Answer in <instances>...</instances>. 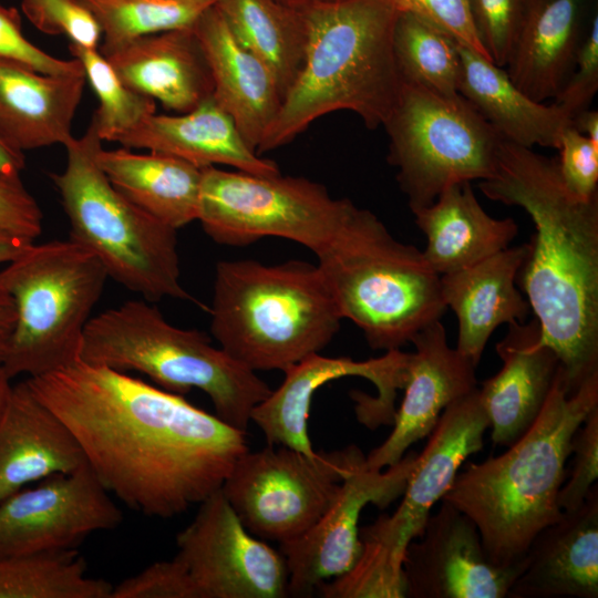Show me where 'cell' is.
<instances>
[{
    "label": "cell",
    "mask_w": 598,
    "mask_h": 598,
    "mask_svg": "<svg viewBox=\"0 0 598 598\" xmlns=\"http://www.w3.org/2000/svg\"><path fill=\"white\" fill-rule=\"evenodd\" d=\"M25 381L105 489L146 516L169 518L199 504L249 451L247 432L126 372L78 359Z\"/></svg>",
    "instance_id": "1"
},
{
    "label": "cell",
    "mask_w": 598,
    "mask_h": 598,
    "mask_svg": "<svg viewBox=\"0 0 598 598\" xmlns=\"http://www.w3.org/2000/svg\"><path fill=\"white\" fill-rule=\"evenodd\" d=\"M478 187L494 202L522 207L534 223L516 281L574 392L598 373V196L579 199L557 158L505 140L494 174Z\"/></svg>",
    "instance_id": "2"
},
{
    "label": "cell",
    "mask_w": 598,
    "mask_h": 598,
    "mask_svg": "<svg viewBox=\"0 0 598 598\" xmlns=\"http://www.w3.org/2000/svg\"><path fill=\"white\" fill-rule=\"evenodd\" d=\"M597 406L598 373L569 392L559 364L533 425L505 453L456 473L441 501L475 523L495 566H520L534 537L561 516L557 498L571 440Z\"/></svg>",
    "instance_id": "3"
},
{
    "label": "cell",
    "mask_w": 598,
    "mask_h": 598,
    "mask_svg": "<svg viewBox=\"0 0 598 598\" xmlns=\"http://www.w3.org/2000/svg\"><path fill=\"white\" fill-rule=\"evenodd\" d=\"M299 9L308 32L305 64L258 155L288 144L317 118L341 110L375 130L400 93L392 49L399 12L389 0H341Z\"/></svg>",
    "instance_id": "4"
},
{
    "label": "cell",
    "mask_w": 598,
    "mask_h": 598,
    "mask_svg": "<svg viewBox=\"0 0 598 598\" xmlns=\"http://www.w3.org/2000/svg\"><path fill=\"white\" fill-rule=\"evenodd\" d=\"M210 332L252 371L285 372L324 349L343 319L318 265L217 262Z\"/></svg>",
    "instance_id": "5"
},
{
    "label": "cell",
    "mask_w": 598,
    "mask_h": 598,
    "mask_svg": "<svg viewBox=\"0 0 598 598\" xmlns=\"http://www.w3.org/2000/svg\"><path fill=\"white\" fill-rule=\"evenodd\" d=\"M80 359L144 373L179 395L200 390L220 420L244 432L252 409L271 392L255 371L213 346L204 332L171 324L145 299L127 300L92 317L82 336Z\"/></svg>",
    "instance_id": "6"
},
{
    "label": "cell",
    "mask_w": 598,
    "mask_h": 598,
    "mask_svg": "<svg viewBox=\"0 0 598 598\" xmlns=\"http://www.w3.org/2000/svg\"><path fill=\"white\" fill-rule=\"evenodd\" d=\"M102 144L92 117L85 133L64 145L63 171L50 175L69 218L70 239L90 249L109 278L150 302L166 297L197 302L181 285L177 230L110 183L96 158Z\"/></svg>",
    "instance_id": "7"
},
{
    "label": "cell",
    "mask_w": 598,
    "mask_h": 598,
    "mask_svg": "<svg viewBox=\"0 0 598 598\" xmlns=\"http://www.w3.org/2000/svg\"><path fill=\"white\" fill-rule=\"evenodd\" d=\"M342 318L374 350H396L446 310L440 276L423 252L395 239L370 210L358 209L336 246L318 259Z\"/></svg>",
    "instance_id": "8"
},
{
    "label": "cell",
    "mask_w": 598,
    "mask_h": 598,
    "mask_svg": "<svg viewBox=\"0 0 598 598\" xmlns=\"http://www.w3.org/2000/svg\"><path fill=\"white\" fill-rule=\"evenodd\" d=\"M107 278L100 259L70 238L32 243L6 264L0 286L16 312L2 362L7 373L33 378L80 359L84 329Z\"/></svg>",
    "instance_id": "9"
},
{
    "label": "cell",
    "mask_w": 598,
    "mask_h": 598,
    "mask_svg": "<svg viewBox=\"0 0 598 598\" xmlns=\"http://www.w3.org/2000/svg\"><path fill=\"white\" fill-rule=\"evenodd\" d=\"M488 427L478 388L445 408L416 457L399 507L360 528L357 561L346 574L318 587L322 597H405L406 548L421 535L432 507L447 492L463 462L482 450Z\"/></svg>",
    "instance_id": "10"
},
{
    "label": "cell",
    "mask_w": 598,
    "mask_h": 598,
    "mask_svg": "<svg viewBox=\"0 0 598 598\" xmlns=\"http://www.w3.org/2000/svg\"><path fill=\"white\" fill-rule=\"evenodd\" d=\"M382 126L388 161L412 213L431 205L450 185L494 174L503 138L460 93L444 95L402 83Z\"/></svg>",
    "instance_id": "11"
},
{
    "label": "cell",
    "mask_w": 598,
    "mask_h": 598,
    "mask_svg": "<svg viewBox=\"0 0 598 598\" xmlns=\"http://www.w3.org/2000/svg\"><path fill=\"white\" fill-rule=\"evenodd\" d=\"M202 174L197 220L221 245L240 247L279 237L305 246L319 259L336 246L359 209L305 177L216 166L203 167Z\"/></svg>",
    "instance_id": "12"
},
{
    "label": "cell",
    "mask_w": 598,
    "mask_h": 598,
    "mask_svg": "<svg viewBox=\"0 0 598 598\" xmlns=\"http://www.w3.org/2000/svg\"><path fill=\"white\" fill-rule=\"evenodd\" d=\"M278 446L244 453L221 492L252 535L281 544L318 522L363 453L355 445L313 455Z\"/></svg>",
    "instance_id": "13"
},
{
    "label": "cell",
    "mask_w": 598,
    "mask_h": 598,
    "mask_svg": "<svg viewBox=\"0 0 598 598\" xmlns=\"http://www.w3.org/2000/svg\"><path fill=\"white\" fill-rule=\"evenodd\" d=\"M198 505L192 523L176 536L174 557L187 573L196 598L288 596L283 555L244 526L221 488Z\"/></svg>",
    "instance_id": "14"
},
{
    "label": "cell",
    "mask_w": 598,
    "mask_h": 598,
    "mask_svg": "<svg viewBox=\"0 0 598 598\" xmlns=\"http://www.w3.org/2000/svg\"><path fill=\"white\" fill-rule=\"evenodd\" d=\"M409 353L400 349L380 358L355 361L311 354L286 370L282 383L251 411L254 422L267 444L283 445L313 455L308 421L315 393L326 383L344 377H361L374 384L377 396L352 391L360 423L369 429L392 424L398 389H403L408 374Z\"/></svg>",
    "instance_id": "15"
},
{
    "label": "cell",
    "mask_w": 598,
    "mask_h": 598,
    "mask_svg": "<svg viewBox=\"0 0 598 598\" xmlns=\"http://www.w3.org/2000/svg\"><path fill=\"white\" fill-rule=\"evenodd\" d=\"M411 452L385 471L371 470L364 454L341 482L318 522L301 536L280 544L288 568V595L310 596L326 580L346 574L361 549L358 526L368 504L385 508L401 496L415 466Z\"/></svg>",
    "instance_id": "16"
},
{
    "label": "cell",
    "mask_w": 598,
    "mask_h": 598,
    "mask_svg": "<svg viewBox=\"0 0 598 598\" xmlns=\"http://www.w3.org/2000/svg\"><path fill=\"white\" fill-rule=\"evenodd\" d=\"M122 512L89 464L49 476L0 502V556L76 549L117 527Z\"/></svg>",
    "instance_id": "17"
},
{
    "label": "cell",
    "mask_w": 598,
    "mask_h": 598,
    "mask_svg": "<svg viewBox=\"0 0 598 598\" xmlns=\"http://www.w3.org/2000/svg\"><path fill=\"white\" fill-rule=\"evenodd\" d=\"M501 568L487 557L475 523L458 508L441 501L421 535L405 551V597L506 598L522 571Z\"/></svg>",
    "instance_id": "18"
},
{
    "label": "cell",
    "mask_w": 598,
    "mask_h": 598,
    "mask_svg": "<svg viewBox=\"0 0 598 598\" xmlns=\"http://www.w3.org/2000/svg\"><path fill=\"white\" fill-rule=\"evenodd\" d=\"M410 343L415 350L409 353L404 396L392 432L365 456L371 470L396 464L413 443L430 435L446 406L477 388L476 367L448 346L440 320L421 329Z\"/></svg>",
    "instance_id": "19"
},
{
    "label": "cell",
    "mask_w": 598,
    "mask_h": 598,
    "mask_svg": "<svg viewBox=\"0 0 598 598\" xmlns=\"http://www.w3.org/2000/svg\"><path fill=\"white\" fill-rule=\"evenodd\" d=\"M501 370L478 389L495 445L509 446L536 421L555 381L559 360L543 342L538 320L508 324L496 344Z\"/></svg>",
    "instance_id": "20"
},
{
    "label": "cell",
    "mask_w": 598,
    "mask_h": 598,
    "mask_svg": "<svg viewBox=\"0 0 598 598\" xmlns=\"http://www.w3.org/2000/svg\"><path fill=\"white\" fill-rule=\"evenodd\" d=\"M598 597V486L530 543L506 598Z\"/></svg>",
    "instance_id": "21"
},
{
    "label": "cell",
    "mask_w": 598,
    "mask_h": 598,
    "mask_svg": "<svg viewBox=\"0 0 598 598\" xmlns=\"http://www.w3.org/2000/svg\"><path fill=\"white\" fill-rule=\"evenodd\" d=\"M594 0H526L505 66L512 82L537 102L555 99L570 76L597 11Z\"/></svg>",
    "instance_id": "22"
},
{
    "label": "cell",
    "mask_w": 598,
    "mask_h": 598,
    "mask_svg": "<svg viewBox=\"0 0 598 598\" xmlns=\"http://www.w3.org/2000/svg\"><path fill=\"white\" fill-rule=\"evenodd\" d=\"M193 30L210 68L213 97L257 153L282 103L272 74L234 37L215 3L199 16Z\"/></svg>",
    "instance_id": "23"
},
{
    "label": "cell",
    "mask_w": 598,
    "mask_h": 598,
    "mask_svg": "<svg viewBox=\"0 0 598 598\" xmlns=\"http://www.w3.org/2000/svg\"><path fill=\"white\" fill-rule=\"evenodd\" d=\"M103 55L128 87L178 114L213 96L210 68L193 27L141 37Z\"/></svg>",
    "instance_id": "24"
},
{
    "label": "cell",
    "mask_w": 598,
    "mask_h": 598,
    "mask_svg": "<svg viewBox=\"0 0 598 598\" xmlns=\"http://www.w3.org/2000/svg\"><path fill=\"white\" fill-rule=\"evenodd\" d=\"M528 245L507 247L467 268L440 276L442 299L458 323L456 350L477 367L496 328L525 322L530 307L516 288Z\"/></svg>",
    "instance_id": "25"
},
{
    "label": "cell",
    "mask_w": 598,
    "mask_h": 598,
    "mask_svg": "<svg viewBox=\"0 0 598 598\" xmlns=\"http://www.w3.org/2000/svg\"><path fill=\"white\" fill-rule=\"evenodd\" d=\"M86 464L68 426L32 392L13 385L0 420V502L30 483Z\"/></svg>",
    "instance_id": "26"
},
{
    "label": "cell",
    "mask_w": 598,
    "mask_h": 598,
    "mask_svg": "<svg viewBox=\"0 0 598 598\" xmlns=\"http://www.w3.org/2000/svg\"><path fill=\"white\" fill-rule=\"evenodd\" d=\"M86 83L84 72L47 74L0 59V138L22 153L64 146Z\"/></svg>",
    "instance_id": "27"
},
{
    "label": "cell",
    "mask_w": 598,
    "mask_h": 598,
    "mask_svg": "<svg viewBox=\"0 0 598 598\" xmlns=\"http://www.w3.org/2000/svg\"><path fill=\"white\" fill-rule=\"evenodd\" d=\"M116 143L174 156L199 168L220 164L255 175L280 173L275 162L249 147L213 96L185 113H154Z\"/></svg>",
    "instance_id": "28"
},
{
    "label": "cell",
    "mask_w": 598,
    "mask_h": 598,
    "mask_svg": "<svg viewBox=\"0 0 598 598\" xmlns=\"http://www.w3.org/2000/svg\"><path fill=\"white\" fill-rule=\"evenodd\" d=\"M426 237L422 251L439 276L467 268L507 247L518 233L511 218H494L478 203L470 182L447 186L429 206L413 213Z\"/></svg>",
    "instance_id": "29"
},
{
    "label": "cell",
    "mask_w": 598,
    "mask_h": 598,
    "mask_svg": "<svg viewBox=\"0 0 598 598\" xmlns=\"http://www.w3.org/2000/svg\"><path fill=\"white\" fill-rule=\"evenodd\" d=\"M458 93L508 142L558 148L570 116L554 102H537L520 91L505 68L460 44Z\"/></svg>",
    "instance_id": "30"
},
{
    "label": "cell",
    "mask_w": 598,
    "mask_h": 598,
    "mask_svg": "<svg viewBox=\"0 0 598 598\" xmlns=\"http://www.w3.org/2000/svg\"><path fill=\"white\" fill-rule=\"evenodd\" d=\"M97 163L110 183L137 207L175 228L197 220L202 168L174 156L101 148Z\"/></svg>",
    "instance_id": "31"
},
{
    "label": "cell",
    "mask_w": 598,
    "mask_h": 598,
    "mask_svg": "<svg viewBox=\"0 0 598 598\" xmlns=\"http://www.w3.org/2000/svg\"><path fill=\"white\" fill-rule=\"evenodd\" d=\"M215 6L239 43L270 71L283 100L306 60L301 9L277 0H216Z\"/></svg>",
    "instance_id": "32"
},
{
    "label": "cell",
    "mask_w": 598,
    "mask_h": 598,
    "mask_svg": "<svg viewBox=\"0 0 598 598\" xmlns=\"http://www.w3.org/2000/svg\"><path fill=\"white\" fill-rule=\"evenodd\" d=\"M76 549L0 556V598H111Z\"/></svg>",
    "instance_id": "33"
},
{
    "label": "cell",
    "mask_w": 598,
    "mask_h": 598,
    "mask_svg": "<svg viewBox=\"0 0 598 598\" xmlns=\"http://www.w3.org/2000/svg\"><path fill=\"white\" fill-rule=\"evenodd\" d=\"M392 49L401 83L444 95L458 93L460 43L451 35L414 14L399 12Z\"/></svg>",
    "instance_id": "34"
},
{
    "label": "cell",
    "mask_w": 598,
    "mask_h": 598,
    "mask_svg": "<svg viewBox=\"0 0 598 598\" xmlns=\"http://www.w3.org/2000/svg\"><path fill=\"white\" fill-rule=\"evenodd\" d=\"M102 32L100 52L137 38L174 29L192 28L216 0H82Z\"/></svg>",
    "instance_id": "35"
},
{
    "label": "cell",
    "mask_w": 598,
    "mask_h": 598,
    "mask_svg": "<svg viewBox=\"0 0 598 598\" xmlns=\"http://www.w3.org/2000/svg\"><path fill=\"white\" fill-rule=\"evenodd\" d=\"M69 51L81 62L86 81L97 96L99 106L92 117L103 142L116 143L156 113V102L128 87L99 49L69 43Z\"/></svg>",
    "instance_id": "36"
},
{
    "label": "cell",
    "mask_w": 598,
    "mask_h": 598,
    "mask_svg": "<svg viewBox=\"0 0 598 598\" xmlns=\"http://www.w3.org/2000/svg\"><path fill=\"white\" fill-rule=\"evenodd\" d=\"M21 9L39 31L65 35L82 48L99 49L100 24L82 0H21Z\"/></svg>",
    "instance_id": "37"
},
{
    "label": "cell",
    "mask_w": 598,
    "mask_h": 598,
    "mask_svg": "<svg viewBox=\"0 0 598 598\" xmlns=\"http://www.w3.org/2000/svg\"><path fill=\"white\" fill-rule=\"evenodd\" d=\"M473 23L487 56L505 68L523 19L526 0H468Z\"/></svg>",
    "instance_id": "38"
},
{
    "label": "cell",
    "mask_w": 598,
    "mask_h": 598,
    "mask_svg": "<svg viewBox=\"0 0 598 598\" xmlns=\"http://www.w3.org/2000/svg\"><path fill=\"white\" fill-rule=\"evenodd\" d=\"M570 454L574 458L569 480L561 485L557 498L561 512L577 509L598 478V406L574 434Z\"/></svg>",
    "instance_id": "39"
},
{
    "label": "cell",
    "mask_w": 598,
    "mask_h": 598,
    "mask_svg": "<svg viewBox=\"0 0 598 598\" xmlns=\"http://www.w3.org/2000/svg\"><path fill=\"white\" fill-rule=\"evenodd\" d=\"M0 59L10 60L47 74L83 73L81 62L63 60L44 52L23 34L17 9L0 3Z\"/></svg>",
    "instance_id": "40"
},
{
    "label": "cell",
    "mask_w": 598,
    "mask_h": 598,
    "mask_svg": "<svg viewBox=\"0 0 598 598\" xmlns=\"http://www.w3.org/2000/svg\"><path fill=\"white\" fill-rule=\"evenodd\" d=\"M557 165L569 192L582 200L598 196V143L592 142L571 125L561 134Z\"/></svg>",
    "instance_id": "41"
},
{
    "label": "cell",
    "mask_w": 598,
    "mask_h": 598,
    "mask_svg": "<svg viewBox=\"0 0 598 598\" xmlns=\"http://www.w3.org/2000/svg\"><path fill=\"white\" fill-rule=\"evenodd\" d=\"M389 1L398 12H408L414 14L444 31L461 45L471 48L472 50L487 56L477 37L468 0Z\"/></svg>",
    "instance_id": "42"
},
{
    "label": "cell",
    "mask_w": 598,
    "mask_h": 598,
    "mask_svg": "<svg viewBox=\"0 0 598 598\" xmlns=\"http://www.w3.org/2000/svg\"><path fill=\"white\" fill-rule=\"evenodd\" d=\"M111 598H196L178 560L156 561L113 586Z\"/></svg>",
    "instance_id": "43"
},
{
    "label": "cell",
    "mask_w": 598,
    "mask_h": 598,
    "mask_svg": "<svg viewBox=\"0 0 598 598\" xmlns=\"http://www.w3.org/2000/svg\"><path fill=\"white\" fill-rule=\"evenodd\" d=\"M598 90V11L590 20L574 70L554 103L570 118L589 109Z\"/></svg>",
    "instance_id": "44"
},
{
    "label": "cell",
    "mask_w": 598,
    "mask_h": 598,
    "mask_svg": "<svg viewBox=\"0 0 598 598\" xmlns=\"http://www.w3.org/2000/svg\"><path fill=\"white\" fill-rule=\"evenodd\" d=\"M43 215L20 176L0 173V229L28 241L42 233Z\"/></svg>",
    "instance_id": "45"
},
{
    "label": "cell",
    "mask_w": 598,
    "mask_h": 598,
    "mask_svg": "<svg viewBox=\"0 0 598 598\" xmlns=\"http://www.w3.org/2000/svg\"><path fill=\"white\" fill-rule=\"evenodd\" d=\"M16 312L12 299L0 286V364H2L14 327Z\"/></svg>",
    "instance_id": "46"
},
{
    "label": "cell",
    "mask_w": 598,
    "mask_h": 598,
    "mask_svg": "<svg viewBox=\"0 0 598 598\" xmlns=\"http://www.w3.org/2000/svg\"><path fill=\"white\" fill-rule=\"evenodd\" d=\"M24 166V153L12 148L0 138V173L10 176H20Z\"/></svg>",
    "instance_id": "47"
},
{
    "label": "cell",
    "mask_w": 598,
    "mask_h": 598,
    "mask_svg": "<svg viewBox=\"0 0 598 598\" xmlns=\"http://www.w3.org/2000/svg\"><path fill=\"white\" fill-rule=\"evenodd\" d=\"M31 244L32 241L0 229V264L10 262Z\"/></svg>",
    "instance_id": "48"
},
{
    "label": "cell",
    "mask_w": 598,
    "mask_h": 598,
    "mask_svg": "<svg viewBox=\"0 0 598 598\" xmlns=\"http://www.w3.org/2000/svg\"><path fill=\"white\" fill-rule=\"evenodd\" d=\"M571 126L579 133L598 143V112L587 109L571 117Z\"/></svg>",
    "instance_id": "49"
},
{
    "label": "cell",
    "mask_w": 598,
    "mask_h": 598,
    "mask_svg": "<svg viewBox=\"0 0 598 598\" xmlns=\"http://www.w3.org/2000/svg\"><path fill=\"white\" fill-rule=\"evenodd\" d=\"M11 377L7 373L2 364H0V420L7 408L13 385Z\"/></svg>",
    "instance_id": "50"
},
{
    "label": "cell",
    "mask_w": 598,
    "mask_h": 598,
    "mask_svg": "<svg viewBox=\"0 0 598 598\" xmlns=\"http://www.w3.org/2000/svg\"><path fill=\"white\" fill-rule=\"evenodd\" d=\"M277 1L289 7H293V8H306V7H311V6L337 2L341 0H277Z\"/></svg>",
    "instance_id": "51"
}]
</instances>
